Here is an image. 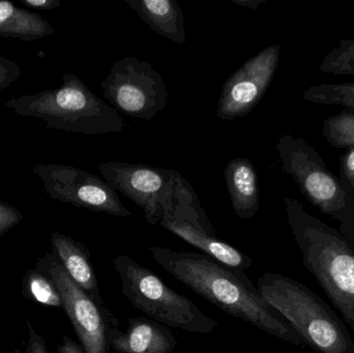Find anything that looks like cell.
Wrapping results in <instances>:
<instances>
[{"label":"cell","instance_id":"cell-1","mask_svg":"<svg viewBox=\"0 0 354 353\" xmlns=\"http://www.w3.org/2000/svg\"><path fill=\"white\" fill-rule=\"evenodd\" d=\"M153 260L177 281L223 312L287 343L301 346V338L260 296L245 273L234 271L204 255L151 247Z\"/></svg>","mask_w":354,"mask_h":353},{"label":"cell","instance_id":"cell-2","mask_svg":"<svg viewBox=\"0 0 354 353\" xmlns=\"http://www.w3.org/2000/svg\"><path fill=\"white\" fill-rule=\"evenodd\" d=\"M285 211L307 271L354 332V247L338 230L310 215L291 197Z\"/></svg>","mask_w":354,"mask_h":353},{"label":"cell","instance_id":"cell-3","mask_svg":"<svg viewBox=\"0 0 354 353\" xmlns=\"http://www.w3.org/2000/svg\"><path fill=\"white\" fill-rule=\"evenodd\" d=\"M4 106L18 115L41 120L52 130L106 135L122 132L126 128L120 112L71 73L62 76V85L58 88L12 97Z\"/></svg>","mask_w":354,"mask_h":353},{"label":"cell","instance_id":"cell-4","mask_svg":"<svg viewBox=\"0 0 354 353\" xmlns=\"http://www.w3.org/2000/svg\"><path fill=\"white\" fill-rule=\"evenodd\" d=\"M257 289L264 302L317 353H354L344 321L309 287L283 275L266 273Z\"/></svg>","mask_w":354,"mask_h":353},{"label":"cell","instance_id":"cell-5","mask_svg":"<svg viewBox=\"0 0 354 353\" xmlns=\"http://www.w3.org/2000/svg\"><path fill=\"white\" fill-rule=\"evenodd\" d=\"M283 173L290 175L301 194L324 215L339 222L341 236L354 247V199L338 175L303 137L282 135L276 145Z\"/></svg>","mask_w":354,"mask_h":353},{"label":"cell","instance_id":"cell-6","mask_svg":"<svg viewBox=\"0 0 354 353\" xmlns=\"http://www.w3.org/2000/svg\"><path fill=\"white\" fill-rule=\"evenodd\" d=\"M113 265L122 281V294L129 302L168 327L189 333H212L218 321L208 317L187 296L177 294L147 267L127 255L114 257Z\"/></svg>","mask_w":354,"mask_h":353},{"label":"cell","instance_id":"cell-7","mask_svg":"<svg viewBox=\"0 0 354 353\" xmlns=\"http://www.w3.org/2000/svg\"><path fill=\"white\" fill-rule=\"evenodd\" d=\"M104 180L138 205L149 225L174 218L181 197L191 186L179 172L145 164L108 162L97 165Z\"/></svg>","mask_w":354,"mask_h":353},{"label":"cell","instance_id":"cell-8","mask_svg":"<svg viewBox=\"0 0 354 353\" xmlns=\"http://www.w3.org/2000/svg\"><path fill=\"white\" fill-rule=\"evenodd\" d=\"M101 87L114 109L137 120H153L165 109L169 97L162 75L145 60L130 56L112 66Z\"/></svg>","mask_w":354,"mask_h":353},{"label":"cell","instance_id":"cell-9","mask_svg":"<svg viewBox=\"0 0 354 353\" xmlns=\"http://www.w3.org/2000/svg\"><path fill=\"white\" fill-rule=\"evenodd\" d=\"M35 269L47 275L59 290L64 310L86 353H109V332L120 327L113 313L99 306L66 273L53 253H46Z\"/></svg>","mask_w":354,"mask_h":353},{"label":"cell","instance_id":"cell-10","mask_svg":"<svg viewBox=\"0 0 354 353\" xmlns=\"http://www.w3.org/2000/svg\"><path fill=\"white\" fill-rule=\"evenodd\" d=\"M32 171L54 200L115 217L132 216L116 191L95 174L60 164H35Z\"/></svg>","mask_w":354,"mask_h":353},{"label":"cell","instance_id":"cell-11","mask_svg":"<svg viewBox=\"0 0 354 353\" xmlns=\"http://www.w3.org/2000/svg\"><path fill=\"white\" fill-rule=\"evenodd\" d=\"M280 53L279 44L270 46L250 58L227 79L216 108L218 118L232 120L253 111L274 79Z\"/></svg>","mask_w":354,"mask_h":353},{"label":"cell","instance_id":"cell-12","mask_svg":"<svg viewBox=\"0 0 354 353\" xmlns=\"http://www.w3.org/2000/svg\"><path fill=\"white\" fill-rule=\"evenodd\" d=\"M109 346L118 353H172L177 340L169 327L153 319H129L128 331L113 327L109 332Z\"/></svg>","mask_w":354,"mask_h":353},{"label":"cell","instance_id":"cell-13","mask_svg":"<svg viewBox=\"0 0 354 353\" xmlns=\"http://www.w3.org/2000/svg\"><path fill=\"white\" fill-rule=\"evenodd\" d=\"M160 224L162 227L176 234L192 247L199 249L206 256L232 271L243 273L253 265L251 257L227 242L218 240L216 236H209L203 230L198 229L185 220L164 218Z\"/></svg>","mask_w":354,"mask_h":353},{"label":"cell","instance_id":"cell-14","mask_svg":"<svg viewBox=\"0 0 354 353\" xmlns=\"http://www.w3.org/2000/svg\"><path fill=\"white\" fill-rule=\"evenodd\" d=\"M52 253L57 257L71 279L99 306L107 308L100 292L99 281L91 261V252L82 244L60 232L52 233Z\"/></svg>","mask_w":354,"mask_h":353},{"label":"cell","instance_id":"cell-15","mask_svg":"<svg viewBox=\"0 0 354 353\" xmlns=\"http://www.w3.org/2000/svg\"><path fill=\"white\" fill-rule=\"evenodd\" d=\"M224 178L233 211L241 220L252 219L260 207L259 180L253 164L245 158L231 160Z\"/></svg>","mask_w":354,"mask_h":353},{"label":"cell","instance_id":"cell-16","mask_svg":"<svg viewBox=\"0 0 354 353\" xmlns=\"http://www.w3.org/2000/svg\"><path fill=\"white\" fill-rule=\"evenodd\" d=\"M153 31L178 45L187 41L185 17L176 0H124Z\"/></svg>","mask_w":354,"mask_h":353},{"label":"cell","instance_id":"cell-17","mask_svg":"<svg viewBox=\"0 0 354 353\" xmlns=\"http://www.w3.org/2000/svg\"><path fill=\"white\" fill-rule=\"evenodd\" d=\"M54 32V27L41 15L0 0V37L33 41Z\"/></svg>","mask_w":354,"mask_h":353},{"label":"cell","instance_id":"cell-18","mask_svg":"<svg viewBox=\"0 0 354 353\" xmlns=\"http://www.w3.org/2000/svg\"><path fill=\"white\" fill-rule=\"evenodd\" d=\"M22 294L26 300L52 308H64L62 296L54 282L39 269H31L25 273Z\"/></svg>","mask_w":354,"mask_h":353},{"label":"cell","instance_id":"cell-19","mask_svg":"<svg viewBox=\"0 0 354 353\" xmlns=\"http://www.w3.org/2000/svg\"><path fill=\"white\" fill-rule=\"evenodd\" d=\"M305 101L320 105H336L354 111V82L322 83L303 93Z\"/></svg>","mask_w":354,"mask_h":353},{"label":"cell","instance_id":"cell-20","mask_svg":"<svg viewBox=\"0 0 354 353\" xmlns=\"http://www.w3.org/2000/svg\"><path fill=\"white\" fill-rule=\"evenodd\" d=\"M322 135L335 149H354V111L345 109L326 118Z\"/></svg>","mask_w":354,"mask_h":353},{"label":"cell","instance_id":"cell-21","mask_svg":"<svg viewBox=\"0 0 354 353\" xmlns=\"http://www.w3.org/2000/svg\"><path fill=\"white\" fill-rule=\"evenodd\" d=\"M319 68L326 74L354 76V39L339 41L324 58Z\"/></svg>","mask_w":354,"mask_h":353},{"label":"cell","instance_id":"cell-22","mask_svg":"<svg viewBox=\"0 0 354 353\" xmlns=\"http://www.w3.org/2000/svg\"><path fill=\"white\" fill-rule=\"evenodd\" d=\"M23 219L24 216L17 207L0 200V238L18 226Z\"/></svg>","mask_w":354,"mask_h":353},{"label":"cell","instance_id":"cell-23","mask_svg":"<svg viewBox=\"0 0 354 353\" xmlns=\"http://www.w3.org/2000/svg\"><path fill=\"white\" fill-rule=\"evenodd\" d=\"M339 178L354 199V149H348L340 158V174Z\"/></svg>","mask_w":354,"mask_h":353},{"label":"cell","instance_id":"cell-24","mask_svg":"<svg viewBox=\"0 0 354 353\" xmlns=\"http://www.w3.org/2000/svg\"><path fill=\"white\" fill-rule=\"evenodd\" d=\"M20 75L21 68L16 62L0 56V90L10 87Z\"/></svg>","mask_w":354,"mask_h":353},{"label":"cell","instance_id":"cell-25","mask_svg":"<svg viewBox=\"0 0 354 353\" xmlns=\"http://www.w3.org/2000/svg\"><path fill=\"white\" fill-rule=\"evenodd\" d=\"M27 327H28V341L25 347V353H49L45 340L35 331L29 321H27Z\"/></svg>","mask_w":354,"mask_h":353},{"label":"cell","instance_id":"cell-26","mask_svg":"<svg viewBox=\"0 0 354 353\" xmlns=\"http://www.w3.org/2000/svg\"><path fill=\"white\" fill-rule=\"evenodd\" d=\"M23 4L37 10H55L62 6L60 0H21Z\"/></svg>","mask_w":354,"mask_h":353},{"label":"cell","instance_id":"cell-27","mask_svg":"<svg viewBox=\"0 0 354 353\" xmlns=\"http://www.w3.org/2000/svg\"><path fill=\"white\" fill-rule=\"evenodd\" d=\"M57 353H86L80 344L64 336L62 342L57 346Z\"/></svg>","mask_w":354,"mask_h":353},{"label":"cell","instance_id":"cell-28","mask_svg":"<svg viewBox=\"0 0 354 353\" xmlns=\"http://www.w3.org/2000/svg\"><path fill=\"white\" fill-rule=\"evenodd\" d=\"M232 2L239 6L257 10L258 6L266 2V0H232Z\"/></svg>","mask_w":354,"mask_h":353}]
</instances>
